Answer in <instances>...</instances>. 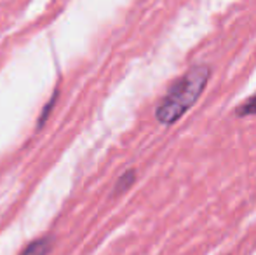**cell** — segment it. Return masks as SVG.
<instances>
[{
	"label": "cell",
	"instance_id": "cell-1",
	"mask_svg": "<svg viewBox=\"0 0 256 255\" xmlns=\"http://www.w3.org/2000/svg\"><path fill=\"white\" fill-rule=\"evenodd\" d=\"M209 77L211 70L208 65H196L186 70L160 100L155 109V119L164 126H171L182 119L202 95Z\"/></svg>",
	"mask_w": 256,
	"mask_h": 255
},
{
	"label": "cell",
	"instance_id": "cell-2",
	"mask_svg": "<svg viewBox=\"0 0 256 255\" xmlns=\"http://www.w3.org/2000/svg\"><path fill=\"white\" fill-rule=\"evenodd\" d=\"M51 246H52V239L49 236H44V238H38L35 241H32L20 255H48Z\"/></svg>",
	"mask_w": 256,
	"mask_h": 255
},
{
	"label": "cell",
	"instance_id": "cell-3",
	"mask_svg": "<svg viewBox=\"0 0 256 255\" xmlns=\"http://www.w3.org/2000/svg\"><path fill=\"white\" fill-rule=\"evenodd\" d=\"M136 180V170H128L120 178L117 180V185H115V191L114 194H120V192H126Z\"/></svg>",
	"mask_w": 256,
	"mask_h": 255
},
{
	"label": "cell",
	"instance_id": "cell-4",
	"mask_svg": "<svg viewBox=\"0 0 256 255\" xmlns=\"http://www.w3.org/2000/svg\"><path fill=\"white\" fill-rule=\"evenodd\" d=\"M254 114H256V93L251 95L246 102H242L236 109L237 117H248V116H254Z\"/></svg>",
	"mask_w": 256,
	"mask_h": 255
}]
</instances>
